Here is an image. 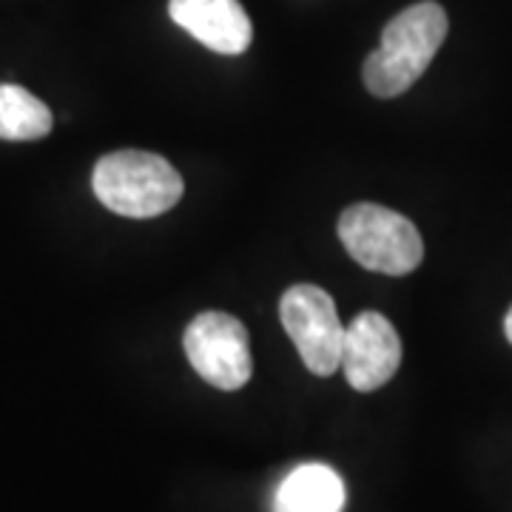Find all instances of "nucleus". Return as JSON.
<instances>
[{"mask_svg":"<svg viewBox=\"0 0 512 512\" xmlns=\"http://www.w3.org/2000/svg\"><path fill=\"white\" fill-rule=\"evenodd\" d=\"M504 333H507V339H510V345H512V308L510 313H507V319H504Z\"/></svg>","mask_w":512,"mask_h":512,"instance_id":"10","label":"nucleus"},{"mask_svg":"<svg viewBox=\"0 0 512 512\" xmlns=\"http://www.w3.org/2000/svg\"><path fill=\"white\" fill-rule=\"evenodd\" d=\"M447 37V12L433 0L407 6L382 29V43L365 60V86L376 97L404 94L441 49Z\"/></svg>","mask_w":512,"mask_h":512,"instance_id":"1","label":"nucleus"},{"mask_svg":"<svg viewBox=\"0 0 512 512\" xmlns=\"http://www.w3.org/2000/svg\"><path fill=\"white\" fill-rule=\"evenodd\" d=\"M183 348L194 373L217 390H239L254 373L248 330L231 313H200L185 330Z\"/></svg>","mask_w":512,"mask_h":512,"instance_id":"5","label":"nucleus"},{"mask_svg":"<svg viewBox=\"0 0 512 512\" xmlns=\"http://www.w3.org/2000/svg\"><path fill=\"white\" fill-rule=\"evenodd\" d=\"M94 197L111 214L151 220L183 200V177L174 165L151 151H114L100 157L92 174Z\"/></svg>","mask_w":512,"mask_h":512,"instance_id":"2","label":"nucleus"},{"mask_svg":"<svg viewBox=\"0 0 512 512\" xmlns=\"http://www.w3.org/2000/svg\"><path fill=\"white\" fill-rule=\"evenodd\" d=\"M345 481L328 464H299L276 487L271 512H342Z\"/></svg>","mask_w":512,"mask_h":512,"instance_id":"8","label":"nucleus"},{"mask_svg":"<svg viewBox=\"0 0 512 512\" xmlns=\"http://www.w3.org/2000/svg\"><path fill=\"white\" fill-rule=\"evenodd\" d=\"M339 239L362 268L384 276L416 271L424 256L419 228L384 205L359 202L339 217Z\"/></svg>","mask_w":512,"mask_h":512,"instance_id":"3","label":"nucleus"},{"mask_svg":"<svg viewBox=\"0 0 512 512\" xmlns=\"http://www.w3.org/2000/svg\"><path fill=\"white\" fill-rule=\"evenodd\" d=\"M282 325L313 376H333L342 367L345 325L330 293L319 285H293L279 302Z\"/></svg>","mask_w":512,"mask_h":512,"instance_id":"4","label":"nucleus"},{"mask_svg":"<svg viewBox=\"0 0 512 512\" xmlns=\"http://www.w3.org/2000/svg\"><path fill=\"white\" fill-rule=\"evenodd\" d=\"M168 15L217 55H242L254 40V26L239 0H168Z\"/></svg>","mask_w":512,"mask_h":512,"instance_id":"7","label":"nucleus"},{"mask_svg":"<svg viewBox=\"0 0 512 512\" xmlns=\"http://www.w3.org/2000/svg\"><path fill=\"white\" fill-rule=\"evenodd\" d=\"M52 111L49 106L26 92L23 86L3 83L0 86V140L9 143H26V140H40L52 131Z\"/></svg>","mask_w":512,"mask_h":512,"instance_id":"9","label":"nucleus"},{"mask_svg":"<svg viewBox=\"0 0 512 512\" xmlns=\"http://www.w3.org/2000/svg\"><path fill=\"white\" fill-rule=\"evenodd\" d=\"M402 365V339L382 313H359L345 325L342 370L353 390L373 393L396 376Z\"/></svg>","mask_w":512,"mask_h":512,"instance_id":"6","label":"nucleus"}]
</instances>
